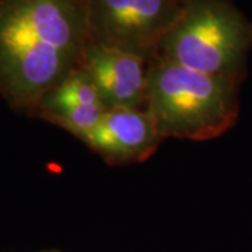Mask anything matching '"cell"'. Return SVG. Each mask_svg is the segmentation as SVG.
<instances>
[{"label": "cell", "mask_w": 252, "mask_h": 252, "mask_svg": "<svg viewBox=\"0 0 252 252\" xmlns=\"http://www.w3.org/2000/svg\"><path fill=\"white\" fill-rule=\"evenodd\" d=\"M187 0H87L90 44L135 55L147 63L160 55L162 38Z\"/></svg>", "instance_id": "cell-4"}, {"label": "cell", "mask_w": 252, "mask_h": 252, "mask_svg": "<svg viewBox=\"0 0 252 252\" xmlns=\"http://www.w3.org/2000/svg\"><path fill=\"white\" fill-rule=\"evenodd\" d=\"M108 109L102 104L94 105H67L61 108L45 109L41 114L55 122L56 125L63 126L73 135L80 137L81 140L98 125L101 119Z\"/></svg>", "instance_id": "cell-8"}, {"label": "cell", "mask_w": 252, "mask_h": 252, "mask_svg": "<svg viewBox=\"0 0 252 252\" xmlns=\"http://www.w3.org/2000/svg\"><path fill=\"white\" fill-rule=\"evenodd\" d=\"M251 49L252 21L230 0H187L158 56L190 70L243 80Z\"/></svg>", "instance_id": "cell-3"}, {"label": "cell", "mask_w": 252, "mask_h": 252, "mask_svg": "<svg viewBox=\"0 0 252 252\" xmlns=\"http://www.w3.org/2000/svg\"><path fill=\"white\" fill-rule=\"evenodd\" d=\"M83 69L108 109H140L146 99L149 63L135 55L90 44Z\"/></svg>", "instance_id": "cell-5"}, {"label": "cell", "mask_w": 252, "mask_h": 252, "mask_svg": "<svg viewBox=\"0 0 252 252\" xmlns=\"http://www.w3.org/2000/svg\"><path fill=\"white\" fill-rule=\"evenodd\" d=\"M89 45L87 0H0V94L13 108L39 111L83 67Z\"/></svg>", "instance_id": "cell-1"}, {"label": "cell", "mask_w": 252, "mask_h": 252, "mask_svg": "<svg viewBox=\"0 0 252 252\" xmlns=\"http://www.w3.org/2000/svg\"><path fill=\"white\" fill-rule=\"evenodd\" d=\"M162 140L149 114L142 109H109L83 142L111 164L142 161Z\"/></svg>", "instance_id": "cell-6"}, {"label": "cell", "mask_w": 252, "mask_h": 252, "mask_svg": "<svg viewBox=\"0 0 252 252\" xmlns=\"http://www.w3.org/2000/svg\"><path fill=\"white\" fill-rule=\"evenodd\" d=\"M102 104L98 90L89 73L83 67L72 73L42 101L39 112L45 109L61 108L67 105H94ZM104 105V104H102Z\"/></svg>", "instance_id": "cell-7"}, {"label": "cell", "mask_w": 252, "mask_h": 252, "mask_svg": "<svg viewBox=\"0 0 252 252\" xmlns=\"http://www.w3.org/2000/svg\"><path fill=\"white\" fill-rule=\"evenodd\" d=\"M240 83V79L190 70L158 56L149 63L144 111L162 139L212 140L237 122Z\"/></svg>", "instance_id": "cell-2"}]
</instances>
